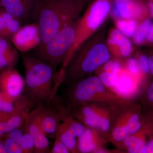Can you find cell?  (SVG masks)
I'll list each match as a JSON object with an SVG mask.
<instances>
[{"mask_svg":"<svg viewBox=\"0 0 153 153\" xmlns=\"http://www.w3.org/2000/svg\"><path fill=\"white\" fill-rule=\"evenodd\" d=\"M76 37V28L69 24L61 29L44 47L36 49L33 56L48 63L55 70L59 64L66 62L67 55Z\"/></svg>","mask_w":153,"mask_h":153,"instance_id":"3957f363","label":"cell"},{"mask_svg":"<svg viewBox=\"0 0 153 153\" xmlns=\"http://www.w3.org/2000/svg\"><path fill=\"white\" fill-rule=\"evenodd\" d=\"M149 41L151 42H153V25L151 27L149 35Z\"/></svg>","mask_w":153,"mask_h":153,"instance_id":"74e56055","label":"cell"},{"mask_svg":"<svg viewBox=\"0 0 153 153\" xmlns=\"http://www.w3.org/2000/svg\"><path fill=\"white\" fill-rule=\"evenodd\" d=\"M140 119L138 114H130L119 120L112 131L113 139L115 141L121 142L129 136L136 134L142 127Z\"/></svg>","mask_w":153,"mask_h":153,"instance_id":"7c38bea8","label":"cell"},{"mask_svg":"<svg viewBox=\"0 0 153 153\" xmlns=\"http://www.w3.org/2000/svg\"><path fill=\"white\" fill-rule=\"evenodd\" d=\"M25 69L24 95L33 104L48 105L55 95L52 81L55 69L33 56H22Z\"/></svg>","mask_w":153,"mask_h":153,"instance_id":"7a4b0ae2","label":"cell"},{"mask_svg":"<svg viewBox=\"0 0 153 153\" xmlns=\"http://www.w3.org/2000/svg\"><path fill=\"white\" fill-rule=\"evenodd\" d=\"M0 9H1V8H0Z\"/></svg>","mask_w":153,"mask_h":153,"instance_id":"b9f144b4","label":"cell"},{"mask_svg":"<svg viewBox=\"0 0 153 153\" xmlns=\"http://www.w3.org/2000/svg\"><path fill=\"white\" fill-rule=\"evenodd\" d=\"M23 130L20 129V128H16L6 134L4 136L8 137L12 139L19 144L22 140V137H23V135H24Z\"/></svg>","mask_w":153,"mask_h":153,"instance_id":"1f68e13d","label":"cell"},{"mask_svg":"<svg viewBox=\"0 0 153 153\" xmlns=\"http://www.w3.org/2000/svg\"><path fill=\"white\" fill-rule=\"evenodd\" d=\"M0 153H7L4 147L3 141L1 139H0Z\"/></svg>","mask_w":153,"mask_h":153,"instance_id":"f35d334b","label":"cell"},{"mask_svg":"<svg viewBox=\"0 0 153 153\" xmlns=\"http://www.w3.org/2000/svg\"><path fill=\"white\" fill-rule=\"evenodd\" d=\"M149 63L150 69L152 74L153 75V56L151 57L149 59Z\"/></svg>","mask_w":153,"mask_h":153,"instance_id":"8d00e7d4","label":"cell"},{"mask_svg":"<svg viewBox=\"0 0 153 153\" xmlns=\"http://www.w3.org/2000/svg\"><path fill=\"white\" fill-rule=\"evenodd\" d=\"M25 80L15 68L3 70L0 74V90L16 100L23 93Z\"/></svg>","mask_w":153,"mask_h":153,"instance_id":"8fae6325","label":"cell"},{"mask_svg":"<svg viewBox=\"0 0 153 153\" xmlns=\"http://www.w3.org/2000/svg\"><path fill=\"white\" fill-rule=\"evenodd\" d=\"M52 150L49 153H68L70 152L68 149L60 140V137L56 135Z\"/></svg>","mask_w":153,"mask_h":153,"instance_id":"f546056e","label":"cell"},{"mask_svg":"<svg viewBox=\"0 0 153 153\" xmlns=\"http://www.w3.org/2000/svg\"><path fill=\"white\" fill-rule=\"evenodd\" d=\"M61 113V123L56 135L60 137L69 152H78L76 138L79 137L85 130V126L81 122L74 120L71 116L69 115L68 110H64Z\"/></svg>","mask_w":153,"mask_h":153,"instance_id":"52a82bcc","label":"cell"},{"mask_svg":"<svg viewBox=\"0 0 153 153\" xmlns=\"http://www.w3.org/2000/svg\"><path fill=\"white\" fill-rule=\"evenodd\" d=\"M121 65L119 62L114 60L107 61L105 66V72L111 74H117L120 70Z\"/></svg>","mask_w":153,"mask_h":153,"instance_id":"4dcf8cb0","label":"cell"},{"mask_svg":"<svg viewBox=\"0 0 153 153\" xmlns=\"http://www.w3.org/2000/svg\"><path fill=\"white\" fill-rule=\"evenodd\" d=\"M84 1L39 0L34 20L40 29L41 42L36 49L44 47L61 29L71 24Z\"/></svg>","mask_w":153,"mask_h":153,"instance_id":"6da1fadb","label":"cell"},{"mask_svg":"<svg viewBox=\"0 0 153 153\" xmlns=\"http://www.w3.org/2000/svg\"><path fill=\"white\" fill-rule=\"evenodd\" d=\"M147 153H153V139L147 143Z\"/></svg>","mask_w":153,"mask_h":153,"instance_id":"d590c367","label":"cell"},{"mask_svg":"<svg viewBox=\"0 0 153 153\" xmlns=\"http://www.w3.org/2000/svg\"><path fill=\"white\" fill-rule=\"evenodd\" d=\"M98 130L85 128L82 134L78 137L77 149L81 153H91L99 149L100 145V137Z\"/></svg>","mask_w":153,"mask_h":153,"instance_id":"2e32d148","label":"cell"},{"mask_svg":"<svg viewBox=\"0 0 153 153\" xmlns=\"http://www.w3.org/2000/svg\"><path fill=\"white\" fill-rule=\"evenodd\" d=\"M140 12V8L136 3L129 0H115L113 12L116 17L130 19Z\"/></svg>","mask_w":153,"mask_h":153,"instance_id":"ffe728a7","label":"cell"},{"mask_svg":"<svg viewBox=\"0 0 153 153\" xmlns=\"http://www.w3.org/2000/svg\"><path fill=\"white\" fill-rule=\"evenodd\" d=\"M110 54L106 46L98 44L88 50L85 54L79 56L66 72L67 80H76L86 73L95 71L100 66L109 60Z\"/></svg>","mask_w":153,"mask_h":153,"instance_id":"277c9868","label":"cell"},{"mask_svg":"<svg viewBox=\"0 0 153 153\" xmlns=\"http://www.w3.org/2000/svg\"><path fill=\"white\" fill-rule=\"evenodd\" d=\"M117 27L123 34L128 37L133 36L135 33L136 25L134 21L128 22L120 21L117 23Z\"/></svg>","mask_w":153,"mask_h":153,"instance_id":"4316f807","label":"cell"},{"mask_svg":"<svg viewBox=\"0 0 153 153\" xmlns=\"http://www.w3.org/2000/svg\"><path fill=\"white\" fill-rule=\"evenodd\" d=\"M139 65L140 69L146 74L150 71L149 59L144 55H142L140 57Z\"/></svg>","mask_w":153,"mask_h":153,"instance_id":"836d02e7","label":"cell"},{"mask_svg":"<svg viewBox=\"0 0 153 153\" xmlns=\"http://www.w3.org/2000/svg\"><path fill=\"white\" fill-rule=\"evenodd\" d=\"M7 153H22V150L19 144L10 138L6 137L3 141Z\"/></svg>","mask_w":153,"mask_h":153,"instance_id":"f1b7e54d","label":"cell"},{"mask_svg":"<svg viewBox=\"0 0 153 153\" xmlns=\"http://www.w3.org/2000/svg\"><path fill=\"white\" fill-rule=\"evenodd\" d=\"M24 153L33 152L35 151L34 138L28 133H25L19 144Z\"/></svg>","mask_w":153,"mask_h":153,"instance_id":"484cf974","label":"cell"},{"mask_svg":"<svg viewBox=\"0 0 153 153\" xmlns=\"http://www.w3.org/2000/svg\"><path fill=\"white\" fill-rule=\"evenodd\" d=\"M107 88L99 77L91 76L77 82L69 89L68 100L74 105L105 99Z\"/></svg>","mask_w":153,"mask_h":153,"instance_id":"5b68a950","label":"cell"},{"mask_svg":"<svg viewBox=\"0 0 153 153\" xmlns=\"http://www.w3.org/2000/svg\"><path fill=\"white\" fill-rule=\"evenodd\" d=\"M147 97L148 100L153 103V82L148 89Z\"/></svg>","mask_w":153,"mask_h":153,"instance_id":"e575fe53","label":"cell"},{"mask_svg":"<svg viewBox=\"0 0 153 153\" xmlns=\"http://www.w3.org/2000/svg\"><path fill=\"white\" fill-rule=\"evenodd\" d=\"M128 66L130 71L134 75L139 74L140 68L139 63L134 58H131L128 62Z\"/></svg>","mask_w":153,"mask_h":153,"instance_id":"d6a6232c","label":"cell"},{"mask_svg":"<svg viewBox=\"0 0 153 153\" xmlns=\"http://www.w3.org/2000/svg\"><path fill=\"white\" fill-rule=\"evenodd\" d=\"M35 151L36 153L47 152L49 149V142L47 135L44 132H41L34 137Z\"/></svg>","mask_w":153,"mask_h":153,"instance_id":"603a6c76","label":"cell"},{"mask_svg":"<svg viewBox=\"0 0 153 153\" xmlns=\"http://www.w3.org/2000/svg\"><path fill=\"white\" fill-rule=\"evenodd\" d=\"M78 109L73 115L85 126L100 131L106 132L111 127L110 122L103 111L86 103L78 105Z\"/></svg>","mask_w":153,"mask_h":153,"instance_id":"30bf717a","label":"cell"},{"mask_svg":"<svg viewBox=\"0 0 153 153\" xmlns=\"http://www.w3.org/2000/svg\"><path fill=\"white\" fill-rule=\"evenodd\" d=\"M10 41L19 52L23 53L36 49L41 42V33L38 25L35 22L22 25Z\"/></svg>","mask_w":153,"mask_h":153,"instance_id":"ba28073f","label":"cell"},{"mask_svg":"<svg viewBox=\"0 0 153 153\" xmlns=\"http://www.w3.org/2000/svg\"><path fill=\"white\" fill-rule=\"evenodd\" d=\"M152 27L150 20H147L143 23L137 31L135 41L137 44H140L149 36Z\"/></svg>","mask_w":153,"mask_h":153,"instance_id":"d4e9b609","label":"cell"},{"mask_svg":"<svg viewBox=\"0 0 153 153\" xmlns=\"http://www.w3.org/2000/svg\"><path fill=\"white\" fill-rule=\"evenodd\" d=\"M99 78L106 87L111 89L117 83L118 75L117 74H111L105 71L100 74Z\"/></svg>","mask_w":153,"mask_h":153,"instance_id":"83f0119b","label":"cell"},{"mask_svg":"<svg viewBox=\"0 0 153 153\" xmlns=\"http://www.w3.org/2000/svg\"><path fill=\"white\" fill-rule=\"evenodd\" d=\"M137 87L136 81L129 74L123 73L118 76L117 83L111 89L119 96L127 98L136 92Z\"/></svg>","mask_w":153,"mask_h":153,"instance_id":"d6986e66","label":"cell"},{"mask_svg":"<svg viewBox=\"0 0 153 153\" xmlns=\"http://www.w3.org/2000/svg\"><path fill=\"white\" fill-rule=\"evenodd\" d=\"M14 101L0 90V111L10 112L16 107L17 100L14 104Z\"/></svg>","mask_w":153,"mask_h":153,"instance_id":"cb8c5ba5","label":"cell"},{"mask_svg":"<svg viewBox=\"0 0 153 153\" xmlns=\"http://www.w3.org/2000/svg\"><path fill=\"white\" fill-rule=\"evenodd\" d=\"M149 5H150V6L151 10H152V15H153V3H150Z\"/></svg>","mask_w":153,"mask_h":153,"instance_id":"ab89813d","label":"cell"},{"mask_svg":"<svg viewBox=\"0 0 153 153\" xmlns=\"http://www.w3.org/2000/svg\"><path fill=\"white\" fill-rule=\"evenodd\" d=\"M111 39L109 40L110 44L118 45L120 47L122 55L127 57L131 52V45L130 42L117 30H113L111 34Z\"/></svg>","mask_w":153,"mask_h":153,"instance_id":"7402d4cb","label":"cell"},{"mask_svg":"<svg viewBox=\"0 0 153 153\" xmlns=\"http://www.w3.org/2000/svg\"><path fill=\"white\" fill-rule=\"evenodd\" d=\"M19 52L10 40L0 37V69L15 68L19 58Z\"/></svg>","mask_w":153,"mask_h":153,"instance_id":"5bb4252c","label":"cell"},{"mask_svg":"<svg viewBox=\"0 0 153 153\" xmlns=\"http://www.w3.org/2000/svg\"><path fill=\"white\" fill-rule=\"evenodd\" d=\"M22 24L11 14L0 9V37L10 41Z\"/></svg>","mask_w":153,"mask_h":153,"instance_id":"ac0fdd59","label":"cell"},{"mask_svg":"<svg viewBox=\"0 0 153 153\" xmlns=\"http://www.w3.org/2000/svg\"><path fill=\"white\" fill-rule=\"evenodd\" d=\"M46 105H37L35 109L31 112H28L25 117L23 130L34 137L41 132L42 129V120L43 113Z\"/></svg>","mask_w":153,"mask_h":153,"instance_id":"e0dca14e","label":"cell"},{"mask_svg":"<svg viewBox=\"0 0 153 153\" xmlns=\"http://www.w3.org/2000/svg\"><path fill=\"white\" fill-rule=\"evenodd\" d=\"M39 0H0V8L11 14L22 25L35 19Z\"/></svg>","mask_w":153,"mask_h":153,"instance_id":"9c48e42d","label":"cell"},{"mask_svg":"<svg viewBox=\"0 0 153 153\" xmlns=\"http://www.w3.org/2000/svg\"><path fill=\"white\" fill-rule=\"evenodd\" d=\"M2 71V70H1V69H0V74H1V72Z\"/></svg>","mask_w":153,"mask_h":153,"instance_id":"60d3db41","label":"cell"},{"mask_svg":"<svg viewBox=\"0 0 153 153\" xmlns=\"http://www.w3.org/2000/svg\"><path fill=\"white\" fill-rule=\"evenodd\" d=\"M110 5L108 0H97L91 6L82 27L95 30L103 21L109 12Z\"/></svg>","mask_w":153,"mask_h":153,"instance_id":"4fadbf2b","label":"cell"},{"mask_svg":"<svg viewBox=\"0 0 153 153\" xmlns=\"http://www.w3.org/2000/svg\"><path fill=\"white\" fill-rule=\"evenodd\" d=\"M53 106L54 108L49 104L45 106L42 118V129L46 135H52L55 137L61 122V114Z\"/></svg>","mask_w":153,"mask_h":153,"instance_id":"9a60e30c","label":"cell"},{"mask_svg":"<svg viewBox=\"0 0 153 153\" xmlns=\"http://www.w3.org/2000/svg\"><path fill=\"white\" fill-rule=\"evenodd\" d=\"M34 105L25 96H21L16 107L10 112L0 111V138L25 124V117L30 108Z\"/></svg>","mask_w":153,"mask_h":153,"instance_id":"8992f818","label":"cell"},{"mask_svg":"<svg viewBox=\"0 0 153 153\" xmlns=\"http://www.w3.org/2000/svg\"><path fill=\"white\" fill-rule=\"evenodd\" d=\"M123 142L129 153H147V143L143 138L136 134L127 137Z\"/></svg>","mask_w":153,"mask_h":153,"instance_id":"44dd1931","label":"cell"}]
</instances>
